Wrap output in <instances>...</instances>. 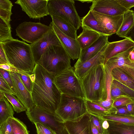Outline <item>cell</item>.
Segmentation results:
<instances>
[{"label": "cell", "instance_id": "7", "mask_svg": "<svg viewBox=\"0 0 134 134\" xmlns=\"http://www.w3.org/2000/svg\"><path fill=\"white\" fill-rule=\"evenodd\" d=\"M49 15L60 17L69 22L77 30L82 26L73 0H49Z\"/></svg>", "mask_w": 134, "mask_h": 134}, {"label": "cell", "instance_id": "17", "mask_svg": "<svg viewBox=\"0 0 134 134\" xmlns=\"http://www.w3.org/2000/svg\"><path fill=\"white\" fill-rule=\"evenodd\" d=\"M105 47L103 48L94 57L87 60L81 62L77 60L74 65V67L76 74L80 79L96 66L101 64H104V52Z\"/></svg>", "mask_w": 134, "mask_h": 134}, {"label": "cell", "instance_id": "33", "mask_svg": "<svg viewBox=\"0 0 134 134\" xmlns=\"http://www.w3.org/2000/svg\"><path fill=\"white\" fill-rule=\"evenodd\" d=\"M3 92L4 96L10 103L15 112L19 113L26 110L25 107L15 95L11 93Z\"/></svg>", "mask_w": 134, "mask_h": 134}, {"label": "cell", "instance_id": "3", "mask_svg": "<svg viewBox=\"0 0 134 134\" xmlns=\"http://www.w3.org/2000/svg\"><path fill=\"white\" fill-rule=\"evenodd\" d=\"M9 64L29 74H32L35 65L30 44L14 39L0 42Z\"/></svg>", "mask_w": 134, "mask_h": 134}, {"label": "cell", "instance_id": "9", "mask_svg": "<svg viewBox=\"0 0 134 134\" xmlns=\"http://www.w3.org/2000/svg\"><path fill=\"white\" fill-rule=\"evenodd\" d=\"M51 29L49 26L40 22L24 21L19 24L15 30L17 36L31 44L40 39Z\"/></svg>", "mask_w": 134, "mask_h": 134}, {"label": "cell", "instance_id": "26", "mask_svg": "<svg viewBox=\"0 0 134 134\" xmlns=\"http://www.w3.org/2000/svg\"><path fill=\"white\" fill-rule=\"evenodd\" d=\"M4 96L0 98V125L9 119L13 117V108Z\"/></svg>", "mask_w": 134, "mask_h": 134}, {"label": "cell", "instance_id": "44", "mask_svg": "<svg viewBox=\"0 0 134 134\" xmlns=\"http://www.w3.org/2000/svg\"><path fill=\"white\" fill-rule=\"evenodd\" d=\"M117 2L122 6L128 10H130L134 7V0H116Z\"/></svg>", "mask_w": 134, "mask_h": 134}, {"label": "cell", "instance_id": "29", "mask_svg": "<svg viewBox=\"0 0 134 134\" xmlns=\"http://www.w3.org/2000/svg\"><path fill=\"white\" fill-rule=\"evenodd\" d=\"M88 113L97 117L101 116L110 114L109 111L106 109L92 101L86 100Z\"/></svg>", "mask_w": 134, "mask_h": 134}, {"label": "cell", "instance_id": "6", "mask_svg": "<svg viewBox=\"0 0 134 134\" xmlns=\"http://www.w3.org/2000/svg\"><path fill=\"white\" fill-rule=\"evenodd\" d=\"M74 70V67L71 66L55 76V84L61 93L86 99L81 79Z\"/></svg>", "mask_w": 134, "mask_h": 134}, {"label": "cell", "instance_id": "46", "mask_svg": "<svg viewBox=\"0 0 134 134\" xmlns=\"http://www.w3.org/2000/svg\"><path fill=\"white\" fill-rule=\"evenodd\" d=\"M90 114L91 120L97 128L99 134H103L101 124L99 118L93 115Z\"/></svg>", "mask_w": 134, "mask_h": 134}, {"label": "cell", "instance_id": "13", "mask_svg": "<svg viewBox=\"0 0 134 134\" xmlns=\"http://www.w3.org/2000/svg\"><path fill=\"white\" fill-rule=\"evenodd\" d=\"M92 12L105 35L110 36L118 31L123 21V15L111 16Z\"/></svg>", "mask_w": 134, "mask_h": 134}, {"label": "cell", "instance_id": "54", "mask_svg": "<svg viewBox=\"0 0 134 134\" xmlns=\"http://www.w3.org/2000/svg\"><path fill=\"white\" fill-rule=\"evenodd\" d=\"M93 0H79L78 1H80L82 3L87 2L88 3L92 2Z\"/></svg>", "mask_w": 134, "mask_h": 134}, {"label": "cell", "instance_id": "18", "mask_svg": "<svg viewBox=\"0 0 134 134\" xmlns=\"http://www.w3.org/2000/svg\"><path fill=\"white\" fill-rule=\"evenodd\" d=\"M134 46V42L126 38L119 41L108 42L104 52V65L110 58Z\"/></svg>", "mask_w": 134, "mask_h": 134}, {"label": "cell", "instance_id": "23", "mask_svg": "<svg viewBox=\"0 0 134 134\" xmlns=\"http://www.w3.org/2000/svg\"><path fill=\"white\" fill-rule=\"evenodd\" d=\"M107 120L109 125L108 134H134V125Z\"/></svg>", "mask_w": 134, "mask_h": 134}, {"label": "cell", "instance_id": "14", "mask_svg": "<svg viewBox=\"0 0 134 134\" xmlns=\"http://www.w3.org/2000/svg\"><path fill=\"white\" fill-rule=\"evenodd\" d=\"M90 9L92 11L111 16L123 15L128 10L116 0H94Z\"/></svg>", "mask_w": 134, "mask_h": 134}, {"label": "cell", "instance_id": "47", "mask_svg": "<svg viewBox=\"0 0 134 134\" xmlns=\"http://www.w3.org/2000/svg\"><path fill=\"white\" fill-rule=\"evenodd\" d=\"M98 117L101 124L103 134H108V129L109 126L108 120L100 117Z\"/></svg>", "mask_w": 134, "mask_h": 134}, {"label": "cell", "instance_id": "28", "mask_svg": "<svg viewBox=\"0 0 134 134\" xmlns=\"http://www.w3.org/2000/svg\"><path fill=\"white\" fill-rule=\"evenodd\" d=\"M98 117L108 120L134 125V116L130 115L118 114L111 113L107 115Z\"/></svg>", "mask_w": 134, "mask_h": 134}, {"label": "cell", "instance_id": "42", "mask_svg": "<svg viewBox=\"0 0 134 134\" xmlns=\"http://www.w3.org/2000/svg\"><path fill=\"white\" fill-rule=\"evenodd\" d=\"M110 111V114L130 115L128 111L126 106L118 107H113Z\"/></svg>", "mask_w": 134, "mask_h": 134}, {"label": "cell", "instance_id": "31", "mask_svg": "<svg viewBox=\"0 0 134 134\" xmlns=\"http://www.w3.org/2000/svg\"><path fill=\"white\" fill-rule=\"evenodd\" d=\"M13 39L10 23L0 17V42H4Z\"/></svg>", "mask_w": 134, "mask_h": 134}, {"label": "cell", "instance_id": "48", "mask_svg": "<svg viewBox=\"0 0 134 134\" xmlns=\"http://www.w3.org/2000/svg\"><path fill=\"white\" fill-rule=\"evenodd\" d=\"M9 64L8 62L4 51L0 45V64Z\"/></svg>", "mask_w": 134, "mask_h": 134}, {"label": "cell", "instance_id": "55", "mask_svg": "<svg viewBox=\"0 0 134 134\" xmlns=\"http://www.w3.org/2000/svg\"><path fill=\"white\" fill-rule=\"evenodd\" d=\"M11 134H13V133H12Z\"/></svg>", "mask_w": 134, "mask_h": 134}, {"label": "cell", "instance_id": "37", "mask_svg": "<svg viewBox=\"0 0 134 134\" xmlns=\"http://www.w3.org/2000/svg\"><path fill=\"white\" fill-rule=\"evenodd\" d=\"M34 124L35 125L37 134H57L50 128L41 123L35 122Z\"/></svg>", "mask_w": 134, "mask_h": 134}, {"label": "cell", "instance_id": "36", "mask_svg": "<svg viewBox=\"0 0 134 134\" xmlns=\"http://www.w3.org/2000/svg\"><path fill=\"white\" fill-rule=\"evenodd\" d=\"M112 82L116 85L129 97L134 100V91L133 90L113 78Z\"/></svg>", "mask_w": 134, "mask_h": 134}, {"label": "cell", "instance_id": "30", "mask_svg": "<svg viewBox=\"0 0 134 134\" xmlns=\"http://www.w3.org/2000/svg\"><path fill=\"white\" fill-rule=\"evenodd\" d=\"M13 6L12 2L9 0H0V17L7 22L10 23L12 20L11 16Z\"/></svg>", "mask_w": 134, "mask_h": 134}, {"label": "cell", "instance_id": "50", "mask_svg": "<svg viewBox=\"0 0 134 134\" xmlns=\"http://www.w3.org/2000/svg\"><path fill=\"white\" fill-rule=\"evenodd\" d=\"M126 106L130 114L134 116V102L129 104Z\"/></svg>", "mask_w": 134, "mask_h": 134}, {"label": "cell", "instance_id": "27", "mask_svg": "<svg viewBox=\"0 0 134 134\" xmlns=\"http://www.w3.org/2000/svg\"><path fill=\"white\" fill-rule=\"evenodd\" d=\"M81 21L82 26H85L102 35H105L91 10H90L87 14L82 18Z\"/></svg>", "mask_w": 134, "mask_h": 134}, {"label": "cell", "instance_id": "39", "mask_svg": "<svg viewBox=\"0 0 134 134\" xmlns=\"http://www.w3.org/2000/svg\"><path fill=\"white\" fill-rule=\"evenodd\" d=\"M12 133L10 118L0 125V134H11Z\"/></svg>", "mask_w": 134, "mask_h": 134}, {"label": "cell", "instance_id": "21", "mask_svg": "<svg viewBox=\"0 0 134 134\" xmlns=\"http://www.w3.org/2000/svg\"><path fill=\"white\" fill-rule=\"evenodd\" d=\"M81 27L82 31L77 37L76 40L82 49L89 47L102 35L85 26Z\"/></svg>", "mask_w": 134, "mask_h": 134}, {"label": "cell", "instance_id": "41", "mask_svg": "<svg viewBox=\"0 0 134 134\" xmlns=\"http://www.w3.org/2000/svg\"><path fill=\"white\" fill-rule=\"evenodd\" d=\"M0 74L1 75L11 88L14 92L13 84L10 72L0 68Z\"/></svg>", "mask_w": 134, "mask_h": 134}, {"label": "cell", "instance_id": "12", "mask_svg": "<svg viewBox=\"0 0 134 134\" xmlns=\"http://www.w3.org/2000/svg\"><path fill=\"white\" fill-rule=\"evenodd\" d=\"M134 47L110 58L104 65L105 68L111 73L113 68H119L134 79V62H132L128 57Z\"/></svg>", "mask_w": 134, "mask_h": 134}, {"label": "cell", "instance_id": "16", "mask_svg": "<svg viewBox=\"0 0 134 134\" xmlns=\"http://www.w3.org/2000/svg\"><path fill=\"white\" fill-rule=\"evenodd\" d=\"M14 90V92L18 99L26 109L30 111L35 106L31 93L27 89L22 82L16 72H10Z\"/></svg>", "mask_w": 134, "mask_h": 134}, {"label": "cell", "instance_id": "15", "mask_svg": "<svg viewBox=\"0 0 134 134\" xmlns=\"http://www.w3.org/2000/svg\"><path fill=\"white\" fill-rule=\"evenodd\" d=\"M49 26L57 35L71 59L73 60L78 59L81 49L76 39L72 38L63 33L52 21Z\"/></svg>", "mask_w": 134, "mask_h": 134}, {"label": "cell", "instance_id": "8", "mask_svg": "<svg viewBox=\"0 0 134 134\" xmlns=\"http://www.w3.org/2000/svg\"><path fill=\"white\" fill-rule=\"evenodd\" d=\"M26 113L32 123H41L50 128L57 134H59L65 126L64 122L56 113L47 111L36 105L31 111L26 110Z\"/></svg>", "mask_w": 134, "mask_h": 134}, {"label": "cell", "instance_id": "45", "mask_svg": "<svg viewBox=\"0 0 134 134\" xmlns=\"http://www.w3.org/2000/svg\"><path fill=\"white\" fill-rule=\"evenodd\" d=\"M0 68L8 71L10 72L16 73L22 72H24L19 70L9 64H0Z\"/></svg>", "mask_w": 134, "mask_h": 134}, {"label": "cell", "instance_id": "38", "mask_svg": "<svg viewBox=\"0 0 134 134\" xmlns=\"http://www.w3.org/2000/svg\"><path fill=\"white\" fill-rule=\"evenodd\" d=\"M134 102V100L129 97H122L114 101L113 107H120L125 106Z\"/></svg>", "mask_w": 134, "mask_h": 134}, {"label": "cell", "instance_id": "32", "mask_svg": "<svg viewBox=\"0 0 134 134\" xmlns=\"http://www.w3.org/2000/svg\"><path fill=\"white\" fill-rule=\"evenodd\" d=\"M13 134H29L26 125L17 118H10Z\"/></svg>", "mask_w": 134, "mask_h": 134}, {"label": "cell", "instance_id": "1", "mask_svg": "<svg viewBox=\"0 0 134 134\" xmlns=\"http://www.w3.org/2000/svg\"><path fill=\"white\" fill-rule=\"evenodd\" d=\"M30 77L33 83L31 96L35 105L55 113L61 93L55 84V77L37 63Z\"/></svg>", "mask_w": 134, "mask_h": 134}, {"label": "cell", "instance_id": "35", "mask_svg": "<svg viewBox=\"0 0 134 134\" xmlns=\"http://www.w3.org/2000/svg\"><path fill=\"white\" fill-rule=\"evenodd\" d=\"M17 73L24 86L31 93L33 83L30 77V75L25 72Z\"/></svg>", "mask_w": 134, "mask_h": 134}, {"label": "cell", "instance_id": "25", "mask_svg": "<svg viewBox=\"0 0 134 134\" xmlns=\"http://www.w3.org/2000/svg\"><path fill=\"white\" fill-rule=\"evenodd\" d=\"M134 24V12L128 10L123 14V20L116 34L120 37L125 38V35Z\"/></svg>", "mask_w": 134, "mask_h": 134}, {"label": "cell", "instance_id": "43", "mask_svg": "<svg viewBox=\"0 0 134 134\" xmlns=\"http://www.w3.org/2000/svg\"><path fill=\"white\" fill-rule=\"evenodd\" d=\"M92 101L104 108L109 110L113 107V101L112 100H106L104 101Z\"/></svg>", "mask_w": 134, "mask_h": 134}, {"label": "cell", "instance_id": "11", "mask_svg": "<svg viewBox=\"0 0 134 134\" xmlns=\"http://www.w3.org/2000/svg\"><path fill=\"white\" fill-rule=\"evenodd\" d=\"M48 0H18L15 3L20 5L30 18L40 19L49 15Z\"/></svg>", "mask_w": 134, "mask_h": 134}, {"label": "cell", "instance_id": "24", "mask_svg": "<svg viewBox=\"0 0 134 134\" xmlns=\"http://www.w3.org/2000/svg\"><path fill=\"white\" fill-rule=\"evenodd\" d=\"M111 75L113 79L134 91V79L120 69L114 68L111 70Z\"/></svg>", "mask_w": 134, "mask_h": 134}, {"label": "cell", "instance_id": "5", "mask_svg": "<svg viewBox=\"0 0 134 134\" xmlns=\"http://www.w3.org/2000/svg\"><path fill=\"white\" fill-rule=\"evenodd\" d=\"M87 113L86 99L61 93L55 113L64 122H79Z\"/></svg>", "mask_w": 134, "mask_h": 134}, {"label": "cell", "instance_id": "2", "mask_svg": "<svg viewBox=\"0 0 134 134\" xmlns=\"http://www.w3.org/2000/svg\"><path fill=\"white\" fill-rule=\"evenodd\" d=\"M81 79L86 100L104 101L110 92L112 78L103 64L99 65Z\"/></svg>", "mask_w": 134, "mask_h": 134}, {"label": "cell", "instance_id": "19", "mask_svg": "<svg viewBox=\"0 0 134 134\" xmlns=\"http://www.w3.org/2000/svg\"><path fill=\"white\" fill-rule=\"evenodd\" d=\"M64 124L70 134H92L90 115L88 113L79 122L67 121Z\"/></svg>", "mask_w": 134, "mask_h": 134}, {"label": "cell", "instance_id": "51", "mask_svg": "<svg viewBox=\"0 0 134 134\" xmlns=\"http://www.w3.org/2000/svg\"><path fill=\"white\" fill-rule=\"evenodd\" d=\"M91 129L92 134H100L97 128L91 120Z\"/></svg>", "mask_w": 134, "mask_h": 134}, {"label": "cell", "instance_id": "10", "mask_svg": "<svg viewBox=\"0 0 134 134\" xmlns=\"http://www.w3.org/2000/svg\"><path fill=\"white\" fill-rule=\"evenodd\" d=\"M30 45L35 64L38 63L42 55L49 46H63L58 37L51 28L40 39Z\"/></svg>", "mask_w": 134, "mask_h": 134}, {"label": "cell", "instance_id": "34", "mask_svg": "<svg viewBox=\"0 0 134 134\" xmlns=\"http://www.w3.org/2000/svg\"><path fill=\"white\" fill-rule=\"evenodd\" d=\"M110 94L111 98L113 102L116 100L121 97L130 98L116 85L112 82V81L110 86Z\"/></svg>", "mask_w": 134, "mask_h": 134}, {"label": "cell", "instance_id": "52", "mask_svg": "<svg viewBox=\"0 0 134 134\" xmlns=\"http://www.w3.org/2000/svg\"><path fill=\"white\" fill-rule=\"evenodd\" d=\"M128 57L132 62H134V47L130 53Z\"/></svg>", "mask_w": 134, "mask_h": 134}, {"label": "cell", "instance_id": "53", "mask_svg": "<svg viewBox=\"0 0 134 134\" xmlns=\"http://www.w3.org/2000/svg\"><path fill=\"white\" fill-rule=\"evenodd\" d=\"M59 134H70L65 127Z\"/></svg>", "mask_w": 134, "mask_h": 134}, {"label": "cell", "instance_id": "22", "mask_svg": "<svg viewBox=\"0 0 134 134\" xmlns=\"http://www.w3.org/2000/svg\"><path fill=\"white\" fill-rule=\"evenodd\" d=\"M51 16L53 22L62 32L72 38L76 39L77 30L72 25L60 17Z\"/></svg>", "mask_w": 134, "mask_h": 134}, {"label": "cell", "instance_id": "56", "mask_svg": "<svg viewBox=\"0 0 134 134\" xmlns=\"http://www.w3.org/2000/svg\"></svg>", "mask_w": 134, "mask_h": 134}, {"label": "cell", "instance_id": "20", "mask_svg": "<svg viewBox=\"0 0 134 134\" xmlns=\"http://www.w3.org/2000/svg\"><path fill=\"white\" fill-rule=\"evenodd\" d=\"M109 36L107 35H101L89 47L81 49L78 60L81 62H84L94 57L106 47L109 42L108 40Z\"/></svg>", "mask_w": 134, "mask_h": 134}, {"label": "cell", "instance_id": "40", "mask_svg": "<svg viewBox=\"0 0 134 134\" xmlns=\"http://www.w3.org/2000/svg\"><path fill=\"white\" fill-rule=\"evenodd\" d=\"M0 91L11 93L15 95V94L14 92L0 74Z\"/></svg>", "mask_w": 134, "mask_h": 134}, {"label": "cell", "instance_id": "49", "mask_svg": "<svg viewBox=\"0 0 134 134\" xmlns=\"http://www.w3.org/2000/svg\"><path fill=\"white\" fill-rule=\"evenodd\" d=\"M125 38H128L134 42V24L127 33Z\"/></svg>", "mask_w": 134, "mask_h": 134}, {"label": "cell", "instance_id": "4", "mask_svg": "<svg viewBox=\"0 0 134 134\" xmlns=\"http://www.w3.org/2000/svg\"><path fill=\"white\" fill-rule=\"evenodd\" d=\"M71 59L63 46H51L37 63L55 77L71 66Z\"/></svg>", "mask_w": 134, "mask_h": 134}]
</instances>
